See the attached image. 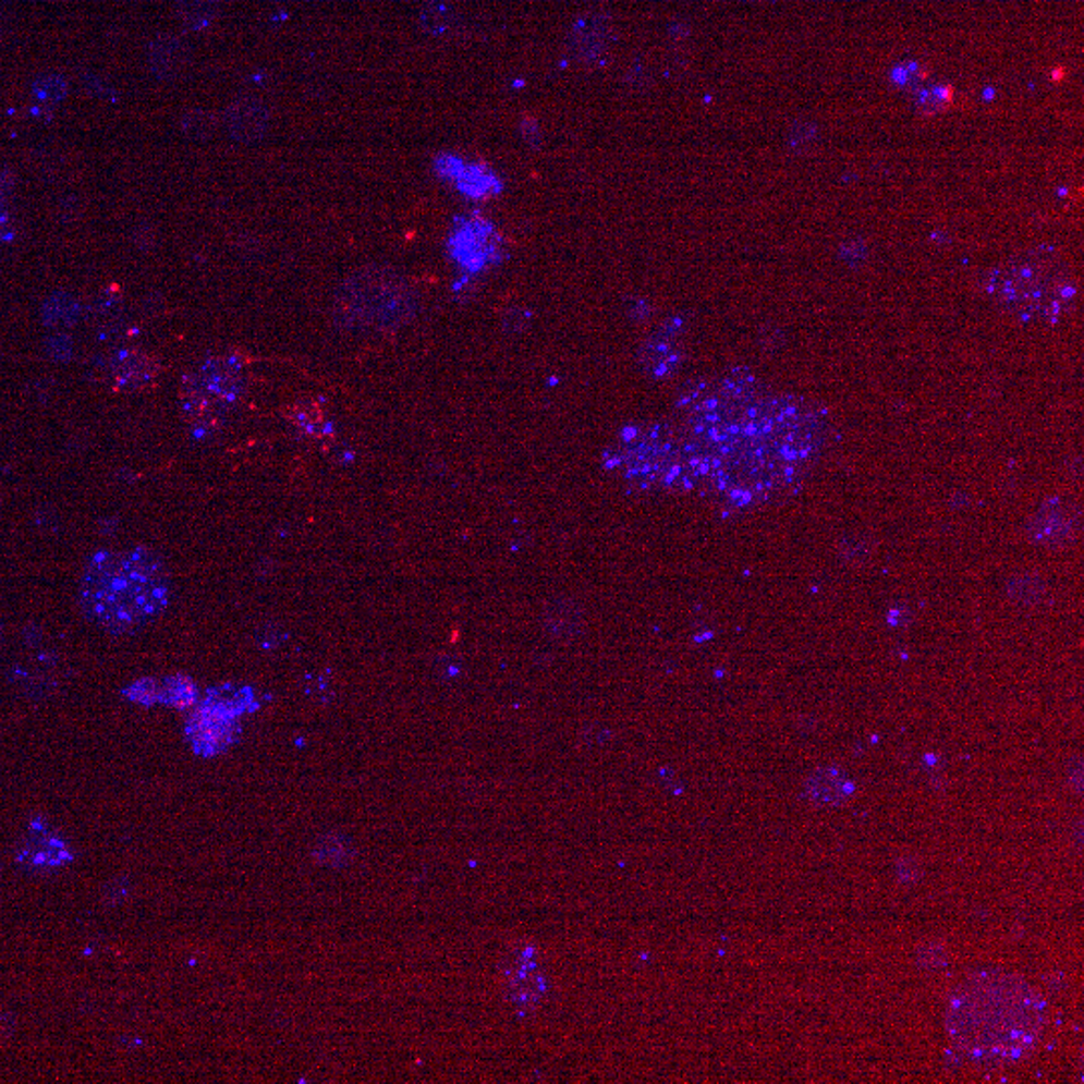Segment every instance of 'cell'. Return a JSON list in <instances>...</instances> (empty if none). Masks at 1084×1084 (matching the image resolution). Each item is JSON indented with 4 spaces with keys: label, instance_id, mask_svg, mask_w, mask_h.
Returning a JSON list of instances; mask_svg holds the SVG:
<instances>
[{
    "label": "cell",
    "instance_id": "obj_1",
    "mask_svg": "<svg viewBox=\"0 0 1084 1084\" xmlns=\"http://www.w3.org/2000/svg\"><path fill=\"white\" fill-rule=\"evenodd\" d=\"M679 450L691 488L703 486L735 509L764 504L804 483L831 444L826 410L800 395L769 394L745 370L690 395Z\"/></svg>",
    "mask_w": 1084,
    "mask_h": 1084
},
{
    "label": "cell",
    "instance_id": "obj_2",
    "mask_svg": "<svg viewBox=\"0 0 1084 1084\" xmlns=\"http://www.w3.org/2000/svg\"><path fill=\"white\" fill-rule=\"evenodd\" d=\"M1046 1026V1002L1004 972H981L960 984L946 1007V1033L970 1060L996 1067L1026 1057Z\"/></svg>",
    "mask_w": 1084,
    "mask_h": 1084
},
{
    "label": "cell",
    "instance_id": "obj_3",
    "mask_svg": "<svg viewBox=\"0 0 1084 1084\" xmlns=\"http://www.w3.org/2000/svg\"><path fill=\"white\" fill-rule=\"evenodd\" d=\"M171 600V576L149 549L101 550L81 578V607L109 633H131L151 623Z\"/></svg>",
    "mask_w": 1084,
    "mask_h": 1084
},
{
    "label": "cell",
    "instance_id": "obj_4",
    "mask_svg": "<svg viewBox=\"0 0 1084 1084\" xmlns=\"http://www.w3.org/2000/svg\"><path fill=\"white\" fill-rule=\"evenodd\" d=\"M414 288L390 268H364L336 294V318L350 330H395L414 318Z\"/></svg>",
    "mask_w": 1084,
    "mask_h": 1084
},
{
    "label": "cell",
    "instance_id": "obj_5",
    "mask_svg": "<svg viewBox=\"0 0 1084 1084\" xmlns=\"http://www.w3.org/2000/svg\"><path fill=\"white\" fill-rule=\"evenodd\" d=\"M990 292L1026 318H1060L1074 297V290L1059 266L1048 256H1026L998 269Z\"/></svg>",
    "mask_w": 1084,
    "mask_h": 1084
},
{
    "label": "cell",
    "instance_id": "obj_6",
    "mask_svg": "<svg viewBox=\"0 0 1084 1084\" xmlns=\"http://www.w3.org/2000/svg\"><path fill=\"white\" fill-rule=\"evenodd\" d=\"M245 392L242 362L235 356H211L190 372L181 383V410L197 433H216Z\"/></svg>",
    "mask_w": 1084,
    "mask_h": 1084
},
{
    "label": "cell",
    "instance_id": "obj_7",
    "mask_svg": "<svg viewBox=\"0 0 1084 1084\" xmlns=\"http://www.w3.org/2000/svg\"><path fill=\"white\" fill-rule=\"evenodd\" d=\"M242 703L221 699L217 695L207 699L187 729L195 750L204 755L221 752L233 738V721Z\"/></svg>",
    "mask_w": 1084,
    "mask_h": 1084
},
{
    "label": "cell",
    "instance_id": "obj_8",
    "mask_svg": "<svg viewBox=\"0 0 1084 1084\" xmlns=\"http://www.w3.org/2000/svg\"><path fill=\"white\" fill-rule=\"evenodd\" d=\"M111 380L121 392H139L157 380L161 366L151 354L127 348L111 360Z\"/></svg>",
    "mask_w": 1084,
    "mask_h": 1084
},
{
    "label": "cell",
    "instance_id": "obj_9",
    "mask_svg": "<svg viewBox=\"0 0 1084 1084\" xmlns=\"http://www.w3.org/2000/svg\"><path fill=\"white\" fill-rule=\"evenodd\" d=\"M268 107L254 97H245L231 102L230 109L223 115V125L233 139L257 141L268 131Z\"/></svg>",
    "mask_w": 1084,
    "mask_h": 1084
},
{
    "label": "cell",
    "instance_id": "obj_10",
    "mask_svg": "<svg viewBox=\"0 0 1084 1084\" xmlns=\"http://www.w3.org/2000/svg\"><path fill=\"white\" fill-rule=\"evenodd\" d=\"M492 233L490 228L483 221H468L462 223L460 230L454 233L450 247L452 254L459 257L462 266L468 268H480L485 266L486 257L492 254Z\"/></svg>",
    "mask_w": 1084,
    "mask_h": 1084
},
{
    "label": "cell",
    "instance_id": "obj_11",
    "mask_svg": "<svg viewBox=\"0 0 1084 1084\" xmlns=\"http://www.w3.org/2000/svg\"><path fill=\"white\" fill-rule=\"evenodd\" d=\"M805 793L814 804L840 805L852 797L854 783L845 778L842 769L826 767L805 779Z\"/></svg>",
    "mask_w": 1084,
    "mask_h": 1084
},
{
    "label": "cell",
    "instance_id": "obj_12",
    "mask_svg": "<svg viewBox=\"0 0 1084 1084\" xmlns=\"http://www.w3.org/2000/svg\"><path fill=\"white\" fill-rule=\"evenodd\" d=\"M190 61V49L175 35H159L149 45V66L157 77L173 78Z\"/></svg>",
    "mask_w": 1084,
    "mask_h": 1084
},
{
    "label": "cell",
    "instance_id": "obj_13",
    "mask_svg": "<svg viewBox=\"0 0 1084 1084\" xmlns=\"http://www.w3.org/2000/svg\"><path fill=\"white\" fill-rule=\"evenodd\" d=\"M440 169L447 175H450V178L456 179L460 190L466 193V195L486 197V195H492L498 190L497 178H492L490 173H486L480 167L462 163V161L454 159V157H444L442 163H440Z\"/></svg>",
    "mask_w": 1084,
    "mask_h": 1084
},
{
    "label": "cell",
    "instance_id": "obj_14",
    "mask_svg": "<svg viewBox=\"0 0 1084 1084\" xmlns=\"http://www.w3.org/2000/svg\"><path fill=\"white\" fill-rule=\"evenodd\" d=\"M66 860H69V854H66V848H64L63 843L59 842L57 838L45 836V833L35 836L21 850V862H25L26 866H61Z\"/></svg>",
    "mask_w": 1084,
    "mask_h": 1084
},
{
    "label": "cell",
    "instance_id": "obj_15",
    "mask_svg": "<svg viewBox=\"0 0 1084 1084\" xmlns=\"http://www.w3.org/2000/svg\"><path fill=\"white\" fill-rule=\"evenodd\" d=\"M181 25L192 33H199L216 23L221 13V0H178L175 2Z\"/></svg>",
    "mask_w": 1084,
    "mask_h": 1084
},
{
    "label": "cell",
    "instance_id": "obj_16",
    "mask_svg": "<svg viewBox=\"0 0 1084 1084\" xmlns=\"http://www.w3.org/2000/svg\"><path fill=\"white\" fill-rule=\"evenodd\" d=\"M288 418L292 421L297 430H302L309 436H319L326 430L324 428V412L314 402H297L294 409L288 410Z\"/></svg>",
    "mask_w": 1084,
    "mask_h": 1084
},
{
    "label": "cell",
    "instance_id": "obj_17",
    "mask_svg": "<svg viewBox=\"0 0 1084 1084\" xmlns=\"http://www.w3.org/2000/svg\"><path fill=\"white\" fill-rule=\"evenodd\" d=\"M161 702L175 705V707H187L197 699V690L190 679L185 677H171L167 679L166 685L161 687Z\"/></svg>",
    "mask_w": 1084,
    "mask_h": 1084
},
{
    "label": "cell",
    "instance_id": "obj_18",
    "mask_svg": "<svg viewBox=\"0 0 1084 1084\" xmlns=\"http://www.w3.org/2000/svg\"><path fill=\"white\" fill-rule=\"evenodd\" d=\"M647 362L657 374L669 370L677 362L675 345L671 340H665V338L653 340L647 345Z\"/></svg>",
    "mask_w": 1084,
    "mask_h": 1084
},
{
    "label": "cell",
    "instance_id": "obj_19",
    "mask_svg": "<svg viewBox=\"0 0 1084 1084\" xmlns=\"http://www.w3.org/2000/svg\"><path fill=\"white\" fill-rule=\"evenodd\" d=\"M64 93H66V85H64L63 78L57 77V75L40 77L35 83V97L42 105H54V102L61 101Z\"/></svg>",
    "mask_w": 1084,
    "mask_h": 1084
},
{
    "label": "cell",
    "instance_id": "obj_20",
    "mask_svg": "<svg viewBox=\"0 0 1084 1084\" xmlns=\"http://www.w3.org/2000/svg\"><path fill=\"white\" fill-rule=\"evenodd\" d=\"M183 131L190 135V137H195V139H204L207 135L214 133L216 129V119L205 113V111H193L187 117H183V123H181Z\"/></svg>",
    "mask_w": 1084,
    "mask_h": 1084
},
{
    "label": "cell",
    "instance_id": "obj_21",
    "mask_svg": "<svg viewBox=\"0 0 1084 1084\" xmlns=\"http://www.w3.org/2000/svg\"><path fill=\"white\" fill-rule=\"evenodd\" d=\"M950 960V950L940 942L919 946L916 952V962L922 969H942Z\"/></svg>",
    "mask_w": 1084,
    "mask_h": 1084
},
{
    "label": "cell",
    "instance_id": "obj_22",
    "mask_svg": "<svg viewBox=\"0 0 1084 1084\" xmlns=\"http://www.w3.org/2000/svg\"><path fill=\"white\" fill-rule=\"evenodd\" d=\"M345 855H348V848L338 838H330V840L319 843L318 848H316V857H318L319 862H324V864H333V866L342 864Z\"/></svg>",
    "mask_w": 1084,
    "mask_h": 1084
},
{
    "label": "cell",
    "instance_id": "obj_23",
    "mask_svg": "<svg viewBox=\"0 0 1084 1084\" xmlns=\"http://www.w3.org/2000/svg\"><path fill=\"white\" fill-rule=\"evenodd\" d=\"M127 695L131 699H135V702L147 703V705H149V703H154L159 699V695H161V687H159L155 681H151V679H143V681H139L137 685H133V687L127 691Z\"/></svg>",
    "mask_w": 1084,
    "mask_h": 1084
},
{
    "label": "cell",
    "instance_id": "obj_24",
    "mask_svg": "<svg viewBox=\"0 0 1084 1084\" xmlns=\"http://www.w3.org/2000/svg\"><path fill=\"white\" fill-rule=\"evenodd\" d=\"M896 874H898V880L902 881V884H916L922 878V866H919L916 857L906 855V857L898 860Z\"/></svg>",
    "mask_w": 1084,
    "mask_h": 1084
}]
</instances>
